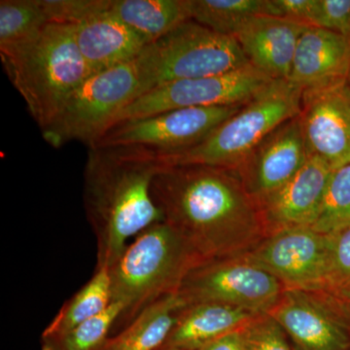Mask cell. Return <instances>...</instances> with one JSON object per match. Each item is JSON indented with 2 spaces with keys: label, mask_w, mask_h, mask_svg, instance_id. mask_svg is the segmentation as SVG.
Wrapping results in <instances>:
<instances>
[{
  "label": "cell",
  "mask_w": 350,
  "mask_h": 350,
  "mask_svg": "<svg viewBox=\"0 0 350 350\" xmlns=\"http://www.w3.org/2000/svg\"><path fill=\"white\" fill-rule=\"evenodd\" d=\"M152 197L202 262L247 254L269 236L259 202L236 170L186 165L159 170Z\"/></svg>",
  "instance_id": "6da1fadb"
},
{
  "label": "cell",
  "mask_w": 350,
  "mask_h": 350,
  "mask_svg": "<svg viewBox=\"0 0 350 350\" xmlns=\"http://www.w3.org/2000/svg\"><path fill=\"white\" fill-rule=\"evenodd\" d=\"M155 153L139 147H91L84 170L83 200L96 241V269L116 262L147 228L163 218L152 197L163 169Z\"/></svg>",
  "instance_id": "7a4b0ae2"
},
{
  "label": "cell",
  "mask_w": 350,
  "mask_h": 350,
  "mask_svg": "<svg viewBox=\"0 0 350 350\" xmlns=\"http://www.w3.org/2000/svg\"><path fill=\"white\" fill-rule=\"evenodd\" d=\"M202 264L167 223L147 228L109 268L112 301L123 306L119 321L126 326L149 306L177 293L189 273Z\"/></svg>",
  "instance_id": "3957f363"
},
{
  "label": "cell",
  "mask_w": 350,
  "mask_h": 350,
  "mask_svg": "<svg viewBox=\"0 0 350 350\" xmlns=\"http://www.w3.org/2000/svg\"><path fill=\"white\" fill-rule=\"evenodd\" d=\"M303 94L288 80H273L200 144L156 154L163 167L200 165L237 170L276 129L301 114Z\"/></svg>",
  "instance_id": "277c9868"
},
{
  "label": "cell",
  "mask_w": 350,
  "mask_h": 350,
  "mask_svg": "<svg viewBox=\"0 0 350 350\" xmlns=\"http://www.w3.org/2000/svg\"><path fill=\"white\" fill-rule=\"evenodd\" d=\"M27 109L44 130L64 101L94 75L76 42L75 25L50 24L17 59L3 64Z\"/></svg>",
  "instance_id": "5b68a950"
},
{
  "label": "cell",
  "mask_w": 350,
  "mask_h": 350,
  "mask_svg": "<svg viewBox=\"0 0 350 350\" xmlns=\"http://www.w3.org/2000/svg\"><path fill=\"white\" fill-rule=\"evenodd\" d=\"M137 59L142 96L170 83L223 75L250 64L236 38L194 20L148 44Z\"/></svg>",
  "instance_id": "8992f818"
},
{
  "label": "cell",
  "mask_w": 350,
  "mask_h": 350,
  "mask_svg": "<svg viewBox=\"0 0 350 350\" xmlns=\"http://www.w3.org/2000/svg\"><path fill=\"white\" fill-rule=\"evenodd\" d=\"M137 59L94 73L75 90L42 130L48 144L59 148L80 142L91 147L107 133L115 117L142 96Z\"/></svg>",
  "instance_id": "52a82bcc"
},
{
  "label": "cell",
  "mask_w": 350,
  "mask_h": 350,
  "mask_svg": "<svg viewBox=\"0 0 350 350\" xmlns=\"http://www.w3.org/2000/svg\"><path fill=\"white\" fill-rule=\"evenodd\" d=\"M286 288L245 255L204 262L192 269L179 288L186 306L217 303L255 314H268Z\"/></svg>",
  "instance_id": "ba28073f"
},
{
  "label": "cell",
  "mask_w": 350,
  "mask_h": 350,
  "mask_svg": "<svg viewBox=\"0 0 350 350\" xmlns=\"http://www.w3.org/2000/svg\"><path fill=\"white\" fill-rule=\"evenodd\" d=\"M273 81L250 64L223 75L170 83L124 108L113 120L110 129L124 122L180 108L244 105Z\"/></svg>",
  "instance_id": "9c48e42d"
},
{
  "label": "cell",
  "mask_w": 350,
  "mask_h": 350,
  "mask_svg": "<svg viewBox=\"0 0 350 350\" xmlns=\"http://www.w3.org/2000/svg\"><path fill=\"white\" fill-rule=\"evenodd\" d=\"M243 107L180 108L124 122L91 147H139L158 154L175 153L200 144Z\"/></svg>",
  "instance_id": "30bf717a"
},
{
  "label": "cell",
  "mask_w": 350,
  "mask_h": 350,
  "mask_svg": "<svg viewBox=\"0 0 350 350\" xmlns=\"http://www.w3.org/2000/svg\"><path fill=\"white\" fill-rule=\"evenodd\" d=\"M333 234L310 226L269 234L245 256L278 278L286 290L322 291L328 287Z\"/></svg>",
  "instance_id": "8fae6325"
},
{
  "label": "cell",
  "mask_w": 350,
  "mask_h": 350,
  "mask_svg": "<svg viewBox=\"0 0 350 350\" xmlns=\"http://www.w3.org/2000/svg\"><path fill=\"white\" fill-rule=\"evenodd\" d=\"M308 156L336 170L350 163V88L345 82L306 92L300 114Z\"/></svg>",
  "instance_id": "7c38bea8"
},
{
  "label": "cell",
  "mask_w": 350,
  "mask_h": 350,
  "mask_svg": "<svg viewBox=\"0 0 350 350\" xmlns=\"http://www.w3.org/2000/svg\"><path fill=\"white\" fill-rule=\"evenodd\" d=\"M298 350H350V333L317 291L285 290L268 312Z\"/></svg>",
  "instance_id": "4fadbf2b"
},
{
  "label": "cell",
  "mask_w": 350,
  "mask_h": 350,
  "mask_svg": "<svg viewBox=\"0 0 350 350\" xmlns=\"http://www.w3.org/2000/svg\"><path fill=\"white\" fill-rule=\"evenodd\" d=\"M308 159L299 115L273 131L236 170L259 200L293 178Z\"/></svg>",
  "instance_id": "5bb4252c"
},
{
  "label": "cell",
  "mask_w": 350,
  "mask_h": 350,
  "mask_svg": "<svg viewBox=\"0 0 350 350\" xmlns=\"http://www.w3.org/2000/svg\"><path fill=\"white\" fill-rule=\"evenodd\" d=\"M333 172L319 157L308 156L293 178L258 200L269 234L285 228L310 227L319 215Z\"/></svg>",
  "instance_id": "9a60e30c"
},
{
  "label": "cell",
  "mask_w": 350,
  "mask_h": 350,
  "mask_svg": "<svg viewBox=\"0 0 350 350\" xmlns=\"http://www.w3.org/2000/svg\"><path fill=\"white\" fill-rule=\"evenodd\" d=\"M310 25L258 15L246 20L234 38L253 66L273 80H288L297 45Z\"/></svg>",
  "instance_id": "2e32d148"
},
{
  "label": "cell",
  "mask_w": 350,
  "mask_h": 350,
  "mask_svg": "<svg viewBox=\"0 0 350 350\" xmlns=\"http://www.w3.org/2000/svg\"><path fill=\"white\" fill-rule=\"evenodd\" d=\"M349 69L350 39L308 27L299 39L288 81L306 93L345 82Z\"/></svg>",
  "instance_id": "e0dca14e"
},
{
  "label": "cell",
  "mask_w": 350,
  "mask_h": 350,
  "mask_svg": "<svg viewBox=\"0 0 350 350\" xmlns=\"http://www.w3.org/2000/svg\"><path fill=\"white\" fill-rule=\"evenodd\" d=\"M76 42L94 73L133 61L148 44L109 11L75 27Z\"/></svg>",
  "instance_id": "ac0fdd59"
},
{
  "label": "cell",
  "mask_w": 350,
  "mask_h": 350,
  "mask_svg": "<svg viewBox=\"0 0 350 350\" xmlns=\"http://www.w3.org/2000/svg\"><path fill=\"white\" fill-rule=\"evenodd\" d=\"M259 315L262 314L223 304L189 306L182 310L165 347L179 350H199L218 338L241 330Z\"/></svg>",
  "instance_id": "d6986e66"
},
{
  "label": "cell",
  "mask_w": 350,
  "mask_h": 350,
  "mask_svg": "<svg viewBox=\"0 0 350 350\" xmlns=\"http://www.w3.org/2000/svg\"><path fill=\"white\" fill-rule=\"evenodd\" d=\"M185 308L178 293L169 295L142 310L114 337L108 338L100 350H160Z\"/></svg>",
  "instance_id": "ffe728a7"
},
{
  "label": "cell",
  "mask_w": 350,
  "mask_h": 350,
  "mask_svg": "<svg viewBox=\"0 0 350 350\" xmlns=\"http://www.w3.org/2000/svg\"><path fill=\"white\" fill-rule=\"evenodd\" d=\"M109 12L147 44L192 20L191 0H112Z\"/></svg>",
  "instance_id": "44dd1931"
},
{
  "label": "cell",
  "mask_w": 350,
  "mask_h": 350,
  "mask_svg": "<svg viewBox=\"0 0 350 350\" xmlns=\"http://www.w3.org/2000/svg\"><path fill=\"white\" fill-rule=\"evenodd\" d=\"M49 25L38 0L0 1V56L12 63L31 48Z\"/></svg>",
  "instance_id": "7402d4cb"
},
{
  "label": "cell",
  "mask_w": 350,
  "mask_h": 350,
  "mask_svg": "<svg viewBox=\"0 0 350 350\" xmlns=\"http://www.w3.org/2000/svg\"><path fill=\"white\" fill-rule=\"evenodd\" d=\"M111 304L109 269H96L93 278L64 304L49 325L46 327L41 338L62 335L105 312Z\"/></svg>",
  "instance_id": "603a6c76"
},
{
  "label": "cell",
  "mask_w": 350,
  "mask_h": 350,
  "mask_svg": "<svg viewBox=\"0 0 350 350\" xmlns=\"http://www.w3.org/2000/svg\"><path fill=\"white\" fill-rule=\"evenodd\" d=\"M192 20L211 31L234 36L246 20L273 16L271 0H191Z\"/></svg>",
  "instance_id": "cb8c5ba5"
},
{
  "label": "cell",
  "mask_w": 350,
  "mask_h": 350,
  "mask_svg": "<svg viewBox=\"0 0 350 350\" xmlns=\"http://www.w3.org/2000/svg\"><path fill=\"white\" fill-rule=\"evenodd\" d=\"M123 306L112 301L105 312L62 335L41 338L42 350H100L119 321Z\"/></svg>",
  "instance_id": "d4e9b609"
},
{
  "label": "cell",
  "mask_w": 350,
  "mask_h": 350,
  "mask_svg": "<svg viewBox=\"0 0 350 350\" xmlns=\"http://www.w3.org/2000/svg\"><path fill=\"white\" fill-rule=\"evenodd\" d=\"M313 230L336 234L350 228V163L334 170Z\"/></svg>",
  "instance_id": "484cf974"
},
{
  "label": "cell",
  "mask_w": 350,
  "mask_h": 350,
  "mask_svg": "<svg viewBox=\"0 0 350 350\" xmlns=\"http://www.w3.org/2000/svg\"><path fill=\"white\" fill-rule=\"evenodd\" d=\"M50 24L77 25L88 18L109 11L112 0H38Z\"/></svg>",
  "instance_id": "4316f807"
},
{
  "label": "cell",
  "mask_w": 350,
  "mask_h": 350,
  "mask_svg": "<svg viewBox=\"0 0 350 350\" xmlns=\"http://www.w3.org/2000/svg\"><path fill=\"white\" fill-rule=\"evenodd\" d=\"M241 332L244 350H293L286 333L269 314L255 317Z\"/></svg>",
  "instance_id": "83f0119b"
},
{
  "label": "cell",
  "mask_w": 350,
  "mask_h": 350,
  "mask_svg": "<svg viewBox=\"0 0 350 350\" xmlns=\"http://www.w3.org/2000/svg\"><path fill=\"white\" fill-rule=\"evenodd\" d=\"M333 236L330 273L328 287L325 290L350 285V228Z\"/></svg>",
  "instance_id": "f1b7e54d"
},
{
  "label": "cell",
  "mask_w": 350,
  "mask_h": 350,
  "mask_svg": "<svg viewBox=\"0 0 350 350\" xmlns=\"http://www.w3.org/2000/svg\"><path fill=\"white\" fill-rule=\"evenodd\" d=\"M315 27L350 39V0H319Z\"/></svg>",
  "instance_id": "f546056e"
},
{
  "label": "cell",
  "mask_w": 350,
  "mask_h": 350,
  "mask_svg": "<svg viewBox=\"0 0 350 350\" xmlns=\"http://www.w3.org/2000/svg\"><path fill=\"white\" fill-rule=\"evenodd\" d=\"M273 17L297 21L315 27L319 0H271Z\"/></svg>",
  "instance_id": "4dcf8cb0"
},
{
  "label": "cell",
  "mask_w": 350,
  "mask_h": 350,
  "mask_svg": "<svg viewBox=\"0 0 350 350\" xmlns=\"http://www.w3.org/2000/svg\"><path fill=\"white\" fill-rule=\"evenodd\" d=\"M342 320L350 333V285L337 289L317 291Z\"/></svg>",
  "instance_id": "1f68e13d"
},
{
  "label": "cell",
  "mask_w": 350,
  "mask_h": 350,
  "mask_svg": "<svg viewBox=\"0 0 350 350\" xmlns=\"http://www.w3.org/2000/svg\"><path fill=\"white\" fill-rule=\"evenodd\" d=\"M199 350H244L241 330L232 332L209 342Z\"/></svg>",
  "instance_id": "d6a6232c"
},
{
  "label": "cell",
  "mask_w": 350,
  "mask_h": 350,
  "mask_svg": "<svg viewBox=\"0 0 350 350\" xmlns=\"http://www.w3.org/2000/svg\"><path fill=\"white\" fill-rule=\"evenodd\" d=\"M160 350H179L176 349H172V347H163V349H161Z\"/></svg>",
  "instance_id": "836d02e7"
}]
</instances>
